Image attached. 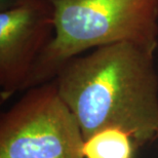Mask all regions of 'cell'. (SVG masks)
<instances>
[{"instance_id":"obj_2","label":"cell","mask_w":158,"mask_h":158,"mask_svg":"<svg viewBox=\"0 0 158 158\" xmlns=\"http://www.w3.org/2000/svg\"><path fill=\"white\" fill-rule=\"evenodd\" d=\"M53 36L23 90L53 80L64 65L86 50L131 42L156 52L158 0H52Z\"/></svg>"},{"instance_id":"obj_4","label":"cell","mask_w":158,"mask_h":158,"mask_svg":"<svg viewBox=\"0 0 158 158\" xmlns=\"http://www.w3.org/2000/svg\"><path fill=\"white\" fill-rule=\"evenodd\" d=\"M55 32L52 0H18L0 12V86L5 101L23 86Z\"/></svg>"},{"instance_id":"obj_5","label":"cell","mask_w":158,"mask_h":158,"mask_svg":"<svg viewBox=\"0 0 158 158\" xmlns=\"http://www.w3.org/2000/svg\"><path fill=\"white\" fill-rule=\"evenodd\" d=\"M137 144L131 135L117 127L94 134L84 141V158H134Z\"/></svg>"},{"instance_id":"obj_3","label":"cell","mask_w":158,"mask_h":158,"mask_svg":"<svg viewBox=\"0 0 158 158\" xmlns=\"http://www.w3.org/2000/svg\"><path fill=\"white\" fill-rule=\"evenodd\" d=\"M84 138L55 80L27 89L0 120V158H84Z\"/></svg>"},{"instance_id":"obj_1","label":"cell","mask_w":158,"mask_h":158,"mask_svg":"<svg viewBox=\"0 0 158 158\" xmlns=\"http://www.w3.org/2000/svg\"><path fill=\"white\" fill-rule=\"evenodd\" d=\"M155 52L131 42L101 46L75 56L53 79L80 125L84 141L117 127L138 147L158 138Z\"/></svg>"}]
</instances>
